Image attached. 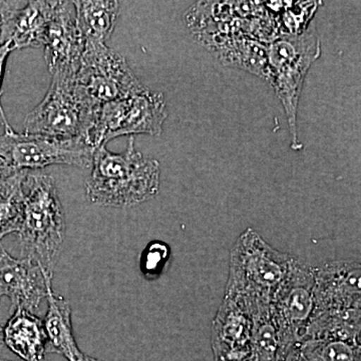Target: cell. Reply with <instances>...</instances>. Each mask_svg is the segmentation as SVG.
<instances>
[{
	"label": "cell",
	"mask_w": 361,
	"mask_h": 361,
	"mask_svg": "<svg viewBox=\"0 0 361 361\" xmlns=\"http://www.w3.org/2000/svg\"><path fill=\"white\" fill-rule=\"evenodd\" d=\"M85 193L92 203L126 208L154 198L160 189V165L135 151L134 137L127 149L114 154L99 147L94 153Z\"/></svg>",
	"instance_id": "1"
},
{
	"label": "cell",
	"mask_w": 361,
	"mask_h": 361,
	"mask_svg": "<svg viewBox=\"0 0 361 361\" xmlns=\"http://www.w3.org/2000/svg\"><path fill=\"white\" fill-rule=\"evenodd\" d=\"M23 216L20 237L23 258L54 277L66 235V217L51 176L28 171L23 184Z\"/></svg>",
	"instance_id": "2"
},
{
	"label": "cell",
	"mask_w": 361,
	"mask_h": 361,
	"mask_svg": "<svg viewBox=\"0 0 361 361\" xmlns=\"http://www.w3.org/2000/svg\"><path fill=\"white\" fill-rule=\"evenodd\" d=\"M51 75L44 99L26 116L23 133L87 142L101 106L92 103L82 92L75 82V73L58 71Z\"/></svg>",
	"instance_id": "3"
},
{
	"label": "cell",
	"mask_w": 361,
	"mask_h": 361,
	"mask_svg": "<svg viewBox=\"0 0 361 361\" xmlns=\"http://www.w3.org/2000/svg\"><path fill=\"white\" fill-rule=\"evenodd\" d=\"M293 258L273 248L248 228L240 235L230 253L225 295L270 302L284 281Z\"/></svg>",
	"instance_id": "4"
},
{
	"label": "cell",
	"mask_w": 361,
	"mask_h": 361,
	"mask_svg": "<svg viewBox=\"0 0 361 361\" xmlns=\"http://www.w3.org/2000/svg\"><path fill=\"white\" fill-rule=\"evenodd\" d=\"M322 54L320 42L313 32L284 37L270 45L267 52L269 75L283 104L293 148H300L297 139V108L306 73Z\"/></svg>",
	"instance_id": "5"
},
{
	"label": "cell",
	"mask_w": 361,
	"mask_h": 361,
	"mask_svg": "<svg viewBox=\"0 0 361 361\" xmlns=\"http://www.w3.org/2000/svg\"><path fill=\"white\" fill-rule=\"evenodd\" d=\"M167 116L163 94L145 89L128 99L102 104L87 142L97 149L121 135H160Z\"/></svg>",
	"instance_id": "6"
},
{
	"label": "cell",
	"mask_w": 361,
	"mask_h": 361,
	"mask_svg": "<svg viewBox=\"0 0 361 361\" xmlns=\"http://www.w3.org/2000/svg\"><path fill=\"white\" fill-rule=\"evenodd\" d=\"M75 82L97 106L121 101L146 89L127 61L106 44H85Z\"/></svg>",
	"instance_id": "7"
},
{
	"label": "cell",
	"mask_w": 361,
	"mask_h": 361,
	"mask_svg": "<svg viewBox=\"0 0 361 361\" xmlns=\"http://www.w3.org/2000/svg\"><path fill=\"white\" fill-rule=\"evenodd\" d=\"M94 151L82 139H59L16 132L0 135V157L20 171H39L51 165L90 168Z\"/></svg>",
	"instance_id": "8"
},
{
	"label": "cell",
	"mask_w": 361,
	"mask_h": 361,
	"mask_svg": "<svg viewBox=\"0 0 361 361\" xmlns=\"http://www.w3.org/2000/svg\"><path fill=\"white\" fill-rule=\"evenodd\" d=\"M314 303L315 268L294 257L284 281L270 301L281 341L280 356L302 341Z\"/></svg>",
	"instance_id": "9"
},
{
	"label": "cell",
	"mask_w": 361,
	"mask_h": 361,
	"mask_svg": "<svg viewBox=\"0 0 361 361\" xmlns=\"http://www.w3.org/2000/svg\"><path fill=\"white\" fill-rule=\"evenodd\" d=\"M361 268L355 261H331L315 268V303L310 320L361 318Z\"/></svg>",
	"instance_id": "10"
},
{
	"label": "cell",
	"mask_w": 361,
	"mask_h": 361,
	"mask_svg": "<svg viewBox=\"0 0 361 361\" xmlns=\"http://www.w3.org/2000/svg\"><path fill=\"white\" fill-rule=\"evenodd\" d=\"M44 59L49 73H77L85 42L78 30L73 1H59L44 39Z\"/></svg>",
	"instance_id": "11"
},
{
	"label": "cell",
	"mask_w": 361,
	"mask_h": 361,
	"mask_svg": "<svg viewBox=\"0 0 361 361\" xmlns=\"http://www.w3.org/2000/svg\"><path fill=\"white\" fill-rule=\"evenodd\" d=\"M47 274L28 258H14L4 248L0 252V298L7 297L13 310L35 313L47 298ZM52 277V276H51Z\"/></svg>",
	"instance_id": "12"
},
{
	"label": "cell",
	"mask_w": 361,
	"mask_h": 361,
	"mask_svg": "<svg viewBox=\"0 0 361 361\" xmlns=\"http://www.w3.org/2000/svg\"><path fill=\"white\" fill-rule=\"evenodd\" d=\"M59 1H27L0 32V42H11L14 51L44 47L47 28Z\"/></svg>",
	"instance_id": "13"
},
{
	"label": "cell",
	"mask_w": 361,
	"mask_h": 361,
	"mask_svg": "<svg viewBox=\"0 0 361 361\" xmlns=\"http://www.w3.org/2000/svg\"><path fill=\"white\" fill-rule=\"evenodd\" d=\"M7 348L23 361H45L47 337L44 322L35 313L16 308L2 329Z\"/></svg>",
	"instance_id": "14"
},
{
	"label": "cell",
	"mask_w": 361,
	"mask_h": 361,
	"mask_svg": "<svg viewBox=\"0 0 361 361\" xmlns=\"http://www.w3.org/2000/svg\"><path fill=\"white\" fill-rule=\"evenodd\" d=\"M52 277L47 278V312L44 327L47 343L52 353L63 355L68 361L84 360V353L78 348L73 324L70 303L63 296L56 295L52 290Z\"/></svg>",
	"instance_id": "15"
},
{
	"label": "cell",
	"mask_w": 361,
	"mask_h": 361,
	"mask_svg": "<svg viewBox=\"0 0 361 361\" xmlns=\"http://www.w3.org/2000/svg\"><path fill=\"white\" fill-rule=\"evenodd\" d=\"M242 299L252 320L249 343L250 361H278L281 355V341L270 302L258 299Z\"/></svg>",
	"instance_id": "16"
},
{
	"label": "cell",
	"mask_w": 361,
	"mask_h": 361,
	"mask_svg": "<svg viewBox=\"0 0 361 361\" xmlns=\"http://www.w3.org/2000/svg\"><path fill=\"white\" fill-rule=\"evenodd\" d=\"M252 320L243 299L225 295L216 313L212 325V338L230 345L249 348Z\"/></svg>",
	"instance_id": "17"
},
{
	"label": "cell",
	"mask_w": 361,
	"mask_h": 361,
	"mask_svg": "<svg viewBox=\"0 0 361 361\" xmlns=\"http://www.w3.org/2000/svg\"><path fill=\"white\" fill-rule=\"evenodd\" d=\"M78 30L85 44H106L115 30L118 1H73Z\"/></svg>",
	"instance_id": "18"
},
{
	"label": "cell",
	"mask_w": 361,
	"mask_h": 361,
	"mask_svg": "<svg viewBox=\"0 0 361 361\" xmlns=\"http://www.w3.org/2000/svg\"><path fill=\"white\" fill-rule=\"evenodd\" d=\"M28 171H18L0 186V240L20 231L23 216V180Z\"/></svg>",
	"instance_id": "19"
},
{
	"label": "cell",
	"mask_w": 361,
	"mask_h": 361,
	"mask_svg": "<svg viewBox=\"0 0 361 361\" xmlns=\"http://www.w3.org/2000/svg\"><path fill=\"white\" fill-rule=\"evenodd\" d=\"M298 346L308 361H361L360 342L306 341Z\"/></svg>",
	"instance_id": "20"
},
{
	"label": "cell",
	"mask_w": 361,
	"mask_h": 361,
	"mask_svg": "<svg viewBox=\"0 0 361 361\" xmlns=\"http://www.w3.org/2000/svg\"><path fill=\"white\" fill-rule=\"evenodd\" d=\"M170 258V248L160 241L149 243L141 257V270L146 277H157L163 272Z\"/></svg>",
	"instance_id": "21"
},
{
	"label": "cell",
	"mask_w": 361,
	"mask_h": 361,
	"mask_svg": "<svg viewBox=\"0 0 361 361\" xmlns=\"http://www.w3.org/2000/svg\"><path fill=\"white\" fill-rule=\"evenodd\" d=\"M214 361H250V349L212 338Z\"/></svg>",
	"instance_id": "22"
},
{
	"label": "cell",
	"mask_w": 361,
	"mask_h": 361,
	"mask_svg": "<svg viewBox=\"0 0 361 361\" xmlns=\"http://www.w3.org/2000/svg\"><path fill=\"white\" fill-rule=\"evenodd\" d=\"M13 51L14 49L11 42H0V97H1L2 82H4L7 59H8L9 54ZM0 111H1L2 123H4V133H13L14 130L9 125L6 113H4V108H2L1 101H0Z\"/></svg>",
	"instance_id": "23"
},
{
	"label": "cell",
	"mask_w": 361,
	"mask_h": 361,
	"mask_svg": "<svg viewBox=\"0 0 361 361\" xmlns=\"http://www.w3.org/2000/svg\"><path fill=\"white\" fill-rule=\"evenodd\" d=\"M26 1H0V32L2 27L25 6Z\"/></svg>",
	"instance_id": "24"
},
{
	"label": "cell",
	"mask_w": 361,
	"mask_h": 361,
	"mask_svg": "<svg viewBox=\"0 0 361 361\" xmlns=\"http://www.w3.org/2000/svg\"><path fill=\"white\" fill-rule=\"evenodd\" d=\"M278 361H308L306 360L305 356L301 353L298 344L297 345L291 346L290 348L287 349L286 351L280 356Z\"/></svg>",
	"instance_id": "25"
},
{
	"label": "cell",
	"mask_w": 361,
	"mask_h": 361,
	"mask_svg": "<svg viewBox=\"0 0 361 361\" xmlns=\"http://www.w3.org/2000/svg\"><path fill=\"white\" fill-rule=\"evenodd\" d=\"M18 171L20 170H16V169L9 166L8 164L0 157V186H2L6 180L13 177Z\"/></svg>",
	"instance_id": "26"
},
{
	"label": "cell",
	"mask_w": 361,
	"mask_h": 361,
	"mask_svg": "<svg viewBox=\"0 0 361 361\" xmlns=\"http://www.w3.org/2000/svg\"><path fill=\"white\" fill-rule=\"evenodd\" d=\"M82 361H101V360H96V358L90 357V356L85 355L84 360H82Z\"/></svg>",
	"instance_id": "27"
},
{
	"label": "cell",
	"mask_w": 361,
	"mask_h": 361,
	"mask_svg": "<svg viewBox=\"0 0 361 361\" xmlns=\"http://www.w3.org/2000/svg\"><path fill=\"white\" fill-rule=\"evenodd\" d=\"M0 361H23V360H8V358L4 357V356H0Z\"/></svg>",
	"instance_id": "28"
},
{
	"label": "cell",
	"mask_w": 361,
	"mask_h": 361,
	"mask_svg": "<svg viewBox=\"0 0 361 361\" xmlns=\"http://www.w3.org/2000/svg\"><path fill=\"white\" fill-rule=\"evenodd\" d=\"M2 331V327H1V325H0V332Z\"/></svg>",
	"instance_id": "29"
},
{
	"label": "cell",
	"mask_w": 361,
	"mask_h": 361,
	"mask_svg": "<svg viewBox=\"0 0 361 361\" xmlns=\"http://www.w3.org/2000/svg\"><path fill=\"white\" fill-rule=\"evenodd\" d=\"M0 116H1V111H0Z\"/></svg>",
	"instance_id": "30"
}]
</instances>
